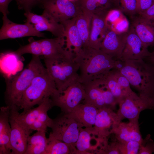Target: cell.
<instances>
[{
    "instance_id": "obj_39",
    "label": "cell",
    "mask_w": 154,
    "mask_h": 154,
    "mask_svg": "<svg viewBox=\"0 0 154 154\" xmlns=\"http://www.w3.org/2000/svg\"><path fill=\"white\" fill-rule=\"evenodd\" d=\"M153 3V0H137L138 14L146 10Z\"/></svg>"
},
{
    "instance_id": "obj_37",
    "label": "cell",
    "mask_w": 154,
    "mask_h": 154,
    "mask_svg": "<svg viewBox=\"0 0 154 154\" xmlns=\"http://www.w3.org/2000/svg\"><path fill=\"white\" fill-rule=\"evenodd\" d=\"M40 0H21L19 9H24L25 11H30L31 8L37 4L40 3Z\"/></svg>"
},
{
    "instance_id": "obj_35",
    "label": "cell",
    "mask_w": 154,
    "mask_h": 154,
    "mask_svg": "<svg viewBox=\"0 0 154 154\" xmlns=\"http://www.w3.org/2000/svg\"><path fill=\"white\" fill-rule=\"evenodd\" d=\"M113 70L118 84L126 95H128L133 91L128 80L117 68H114Z\"/></svg>"
},
{
    "instance_id": "obj_23",
    "label": "cell",
    "mask_w": 154,
    "mask_h": 154,
    "mask_svg": "<svg viewBox=\"0 0 154 154\" xmlns=\"http://www.w3.org/2000/svg\"><path fill=\"white\" fill-rule=\"evenodd\" d=\"M10 110L7 106L0 108V154H12L10 145L11 128L9 121Z\"/></svg>"
},
{
    "instance_id": "obj_38",
    "label": "cell",
    "mask_w": 154,
    "mask_h": 154,
    "mask_svg": "<svg viewBox=\"0 0 154 154\" xmlns=\"http://www.w3.org/2000/svg\"><path fill=\"white\" fill-rule=\"evenodd\" d=\"M16 1L18 7L20 5L21 0H0V11L3 16H7L9 13L8 7L10 3L13 1Z\"/></svg>"
},
{
    "instance_id": "obj_11",
    "label": "cell",
    "mask_w": 154,
    "mask_h": 154,
    "mask_svg": "<svg viewBox=\"0 0 154 154\" xmlns=\"http://www.w3.org/2000/svg\"><path fill=\"white\" fill-rule=\"evenodd\" d=\"M10 109L9 121L11 128L10 145L12 154H24L28 138L33 131L27 127L19 120L18 109Z\"/></svg>"
},
{
    "instance_id": "obj_5",
    "label": "cell",
    "mask_w": 154,
    "mask_h": 154,
    "mask_svg": "<svg viewBox=\"0 0 154 154\" xmlns=\"http://www.w3.org/2000/svg\"><path fill=\"white\" fill-rule=\"evenodd\" d=\"M74 58L70 56L57 59L44 58L46 70L59 92L78 80L79 67Z\"/></svg>"
},
{
    "instance_id": "obj_6",
    "label": "cell",
    "mask_w": 154,
    "mask_h": 154,
    "mask_svg": "<svg viewBox=\"0 0 154 154\" xmlns=\"http://www.w3.org/2000/svg\"><path fill=\"white\" fill-rule=\"evenodd\" d=\"M82 84L85 92L84 103L93 105L98 109H115L118 102L101 78Z\"/></svg>"
},
{
    "instance_id": "obj_2",
    "label": "cell",
    "mask_w": 154,
    "mask_h": 154,
    "mask_svg": "<svg viewBox=\"0 0 154 154\" xmlns=\"http://www.w3.org/2000/svg\"><path fill=\"white\" fill-rule=\"evenodd\" d=\"M117 69L140 96L151 99L154 91V70L143 60H122Z\"/></svg>"
},
{
    "instance_id": "obj_8",
    "label": "cell",
    "mask_w": 154,
    "mask_h": 154,
    "mask_svg": "<svg viewBox=\"0 0 154 154\" xmlns=\"http://www.w3.org/2000/svg\"><path fill=\"white\" fill-rule=\"evenodd\" d=\"M119 108L116 112L119 120L139 119L140 113L147 109H153L152 99L137 95L133 91L119 102Z\"/></svg>"
},
{
    "instance_id": "obj_42",
    "label": "cell",
    "mask_w": 154,
    "mask_h": 154,
    "mask_svg": "<svg viewBox=\"0 0 154 154\" xmlns=\"http://www.w3.org/2000/svg\"><path fill=\"white\" fill-rule=\"evenodd\" d=\"M147 61L145 62L150 66L154 70V51L151 52L150 55L145 58Z\"/></svg>"
},
{
    "instance_id": "obj_18",
    "label": "cell",
    "mask_w": 154,
    "mask_h": 154,
    "mask_svg": "<svg viewBox=\"0 0 154 154\" xmlns=\"http://www.w3.org/2000/svg\"><path fill=\"white\" fill-rule=\"evenodd\" d=\"M139 119L120 121L112 133L116 141L120 143L136 141L141 143L143 139L140 131Z\"/></svg>"
},
{
    "instance_id": "obj_10",
    "label": "cell",
    "mask_w": 154,
    "mask_h": 154,
    "mask_svg": "<svg viewBox=\"0 0 154 154\" xmlns=\"http://www.w3.org/2000/svg\"><path fill=\"white\" fill-rule=\"evenodd\" d=\"M44 12L58 23L76 17L82 11L75 1L69 0H40Z\"/></svg>"
},
{
    "instance_id": "obj_20",
    "label": "cell",
    "mask_w": 154,
    "mask_h": 154,
    "mask_svg": "<svg viewBox=\"0 0 154 154\" xmlns=\"http://www.w3.org/2000/svg\"><path fill=\"white\" fill-rule=\"evenodd\" d=\"M132 17L131 25L144 46L147 48L154 46V21L145 19L139 15Z\"/></svg>"
},
{
    "instance_id": "obj_1",
    "label": "cell",
    "mask_w": 154,
    "mask_h": 154,
    "mask_svg": "<svg viewBox=\"0 0 154 154\" xmlns=\"http://www.w3.org/2000/svg\"><path fill=\"white\" fill-rule=\"evenodd\" d=\"M79 65L78 81L81 83L100 78L114 68L121 60H117L100 50L89 47L83 48L74 58Z\"/></svg>"
},
{
    "instance_id": "obj_14",
    "label": "cell",
    "mask_w": 154,
    "mask_h": 154,
    "mask_svg": "<svg viewBox=\"0 0 154 154\" xmlns=\"http://www.w3.org/2000/svg\"><path fill=\"white\" fill-rule=\"evenodd\" d=\"M24 15L26 18V22L34 25L38 31H49L56 37H65L63 25L56 22L47 13L43 12L40 15L27 11Z\"/></svg>"
},
{
    "instance_id": "obj_7",
    "label": "cell",
    "mask_w": 154,
    "mask_h": 154,
    "mask_svg": "<svg viewBox=\"0 0 154 154\" xmlns=\"http://www.w3.org/2000/svg\"><path fill=\"white\" fill-rule=\"evenodd\" d=\"M82 126L67 114L62 112L53 119L50 128L56 139L75 147Z\"/></svg>"
},
{
    "instance_id": "obj_4",
    "label": "cell",
    "mask_w": 154,
    "mask_h": 154,
    "mask_svg": "<svg viewBox=\"0 0 154 154\" xmlns=\"http://www.w3.org/2000/svg\"><path fill=\"white\" fill-rule=\"evenodd\" d=\"M58 92L54 81L45 68L34 78L24 92L20 103L19 110H23L22 113H24Z\"/></svg>"
},
{
    "instance_id": "obj_24",
    "label": "cell",
    "mask_w": 154,
    "mask_h": 154,
    "mask_svg": "<svg viewBox=\"0 0 154 154\" xmlns=\"http://www.w3.org/2000/svg\"><path fill=\"white\" fill-rule=\"evenodd\" d=\"M99 145L97 138L92 132V127L80 129L75 145L77 154H95Z\"/></svg>"
},
{
    "instance_id": "obj_31",
    "label": "cell",
    "mask_w": 154,
    "mask_h": 154,
    "mask_svg": "<svg viewBox=\"0 0 154 154\" xmlns=\"http://www.w3.org/2000/svg\"><path fill=\"white\" fill-rule=\"evenodd\" d=\"M28 41V44L20 47L15 52L20 56L27 54L38 56H42L40 40H36L31 37Z\"/></svg>"
},
{
    "instance_id": "obj_9",
    "label": "cell",
    "mask_w": 154,
    "mask_h": 154,
    "mask_svg": "<svg viewBox=\"0 0 154 154\" xmlns=\"http://www.w3.org/2000/svg\"><path fill=\"white\" fill-rule=\"evenodd\" d=\"M85 96L84 88L82 84L78 80L50 98L53 106L59 107L62 112L68 114L84 100Z\"/></svg>"
},
{
    "instance_id": "obj_44",
    "label": "cell",
    "mask_w": 154,
    "mask_h": 154,
    "mask_svg": "<svg viewBox=\"0 0 154 154\" xmlns=\"http://www.w3.org/2000/svg\"><path fill=\"white\" fill-rule=\"evenodd\" d=\"M153 0V2H154V0Z\"/></svg>"
},
{
    "instance_id": "obj_34",
    "label": "cell",
    "mask_w": 154,
    "mask_h": 154,
    "mask_svg": "<svg viewBox=\"0 0 154 154\" xmlns=\"http://www.w3.org/2000/svg\"><path fill=\"white\" fill-rule=\"evenodd\" d=\"M141 143L136 141L125 143L117 142L120 154H139Z\"/></svg>"
},
{
    "instance_id": "obj_36",
    "label": "cell",
    "mask_w": 154,
    "mask_h": 154,
    "mask_svg": "<svg viewBox=\"0 0 154 154\" xmlns=\"http://www.w3.org/2000/svg\"><path fill=\"white\" fill-rule=\"evenodd\" d=\"M154 153V141L148 135L141 143L139 154H151Z\"/></svg>"
},
{
    "instance_id": "obj_27",
    "label": "cell",
    "mask_w": 154,
    "mask_h": 154,
    "mask_svg": "<svg viewBox=\"0 0 154 154\" xmlns=\"http://www.w3.org/2000/svg\"><path fill=\"white\" fill-rule=\"evenodd\" d=\"M44 154H77L75 147L56 138L50 132Z\"/></svg>"
},
{
    "instance_id": "obj_15",
    "label": "cell",
    "mask_w": 154,
    "mask_h": 154,
    "mask_svg": "<svg viewBox=\"0 0 154 154\" xmlns=\"http://www.w3.org/2000/svg\"><path fill=\"white\" fill-rule=\"evenodd\" d=\"M150 53L131 25L127 31L126 43L122 53L121 60H144Z\"/></svg>"
},
{
    "instance_id": "obj_3",
    "label": "cell",
    "mask_w": 154,
    "mask_h": 154,
    "mask_svg": "<svg viewBox=\"0 0 154 154\" xmlns=\"http://www.w3.org/2000/svg\"><path fill=\"white\" fill-rule=\"evenodd\" d=\"M45 68L39 56L33 55L27 67L7 80L5 95L7 106L10 108H16L19 110L20 103L24 92L34 78Z\"/></svg>"
},
{
    "instance_id": "obj_21",
    "label": "cell",
    "mask_w": 154,
    "mask_h": 154,
    "mask_svg": "<svg viewBox=\"0 0 154 154\" xmlns=\"http://www.w3.org/2000/svg\"><path fill=\"white\" fill-rule=\"evenodd\" d=\"M76 17L61 23L64 29L66 48L75 56L83 48L82 41L76 24Z\"/></svg>"
},
{
    "instance_id": "obj_19",
    "label": "cell",
    "mask_w": 154,
    "mask_h": 154,
    "mask_svg": "<svg viewBox=\"0 0 154 154\" xmlns=\"http://www.w3.org/2000/svg\"><path fill=\"white\" fill-rule=\"evenodd\" d=\"M42 56L44 58H59L73 56L66 49L64 37L40 40Z\"/></svg>"
},
{
    "instance_id": "obj_28",
    "label": "cell",
    "mask_w": 154,
    "mask_h": 154,
    "mask_svg": "<svg viewBox=\"0 0 154 154\" xmlns=\"http://www.w3.org/2000/svg\"><path fill=\"white\" fill-rule=\"evenodd\" d=\"M46 131H37L29 137L24 154H44L47 138Z\"/></svg>"
},
{
    "instance_id": "obj_22",
    "label": "cell",
    "mask_w": 154,
    "mask_h": 154,
    "mask_svg": "<svg viewBox=\"0 0 154 154\" xmlns=\"http://www.w3.org/2000/svg\"><path fill=\"white\" fill-rule=\"evenodd\" d=\"M99 109L92 104H80L71 112L68 114L83 127H90L94 125Z\"/></svg>"
},
{
    "instance_id": "obj_16",
    "label": "cell",
    "mask_w": 154,
    "mask_h": 154,
    "mask_svg": "<svg viewBox=\"0 0 154 154\" xmlns=\"http://www.w3.org/2000/svg\"><path fill=\"white\" fill-rule=\"evenodd\" d=\"M127 31L118 32L110 28L101 44L100 50L116 60H121Z\"/></svg>"
},
{
    "instance_id": "obj_17",
    "label": "cell",
    "mask_w": 154,
    "mask_h": 154,
    "mask_svg": "<svg viewBox=\"0 0 154 154\" xmlns=\"http://www.w3.org/2000/svg\"><path fill=\"white\" fill-rule=\"evenodd\" d=\"M107 16L92 14L88 47L100 50L101 44L110 27Z\"/></svg>"
},
{
    "instance_id": "obj_41",
    "label": "cell",
    "mask_w": 154,
    "mask_h": 154,
    "mask_svg": "<svg viewBox=\"0 0 154 154\" xmlns=\"http://www.w3.org/2000/svg\"><path fill=\"white\" fill-rule=\"evenodd\" d=\"M138 15L145 19L154 21V3L148 9Z\"/></svg>"
},
{
    "instance_id": "obj_32",
    "label": "cell",
    "mask_w": 154,
    "mask_h": 154,
    "mask_svg": "<svg viewBox=\"0 0 154 154\" xmlns=\"http://www.w3.org/2000/svg\"><path fill=\"white\" fill-rule=\"evenodd\" d=\"M117 9L133 17L138 14L137 0H114Z\"/></svg>"
},
{
    "instance_id": "obj_26",
    "label": "cell",
    "mask_w": 154,
    "mask_h": 154,
    "mask_svg": "<svg viewBox=\"0 0 154 154\" xmlns=\"http://www.w3.org/2000/svg\"><path fill=\"white\" fill-rule=\"evenodd\" d=\"M53 106L50 98L45 100L38 106L33 108L24 113L18 112V117L20 121L25 126L31 129V127L39 116L43 112L48 111Z\"/></svg>"
},
{
    "instance_id": "obj_40",
    "label": "cell",
    "mask_w": 154,
    "mask_h": 154,
    "mask_svg": "<svg viewBox=\"0 0 154 154\" xmlns=\"http://www.w3.org/2000/svg\"><path fill=\"white\" fill-rule=\"evenodd\" d=\"M129 27L127 20L125 18H123L117 23L115 29H113L117 32H123L127 31Z\"/></svg>"
},
{
    "instance_id": "obj_12",
    "label": "cell",
    "mask_w": 154,
    "mask_h": 154,
    "mask_svg": "<svg viewBox=\"0 0 154 154\" xmlns=\"http://www.w3.org/2000/svg\"><path fill=\"white\" fill-rule=\"evenodd\" d=\"M120 121L114 110L106 108L99 109L92 130L99 141V146L108 140Z\"/></svg>"
},
{
    "instance_id": "obj_43",
    "label": "cell",
    "mask_w": 154,
    "mask_h": 154,
    "mask_svg": "<svg viewBox=\"0 0 154 154\" xmlns=\"http://www.w3.org/2000/svg\"><path fill=\"white\" fill-rule=\"evenodd\" d=\"M151 99L152 100L153 104V106H154V107H153V109H154V91L153 92V94H152V95L151 97Z\"/></svg>"
},
{
    "instance_id": "obj_13",
    "label": "cell",
    "mask_w": 154,
    "mask_h": 154,
    "mask_svg": "<svg viewBox=\"0 0 154 154\" xmlns=\"http://www.w3.org/2000/svg\"><path fill=\"white\" fill-rule=\"evenodd\" d=\"M3 24L0 30V40L16 38L26 37H43L44 34L37 31L34 25L26 22L23 24L15 23L7 16H3Z\"/></svg>"
},
{
    "instance_id": "obj_30",
    "label": "cell",
    "mask_w": 154,
    "mask_h": 154,
    "mask_svg": "<svg viewBox=\"0 0 154 154\" xmlns=\"http://www.w3.org/2000/svg\"><path fill=\"white\" fill-rule=\"evenodd\" d=\"M113 69L100 78L111 92L118 104L119 101L127 95L118 84L114 74Z\"/></svg>"
},
{
    "instance_id": "obj_33",
    "label": "cell",
    "mask_w": 154,
    "mask_h": 154,
    "mask_svg": "<svg viewBox=\"0 0 154 154\" xmlns=\"http://www.w3.org/2000/svg\"><path fill=\"white\" fill-rule=\"evenodd\" d=\"M48 112H44L40 114L31 126V129L37 131H46L48 127L50 128L53 119L48 116Z\"/></svg>"
},
{
    "instance_id": "obj_29",
    "label": "cell",
    "mask_w": 154,
    "mask_h": 154,
    "mask_svg": "<svg viewBox=\"0 0 154 154\" xmlns=\"http://www.w3.org/2000/svg\"><path fill=\"white\" fill-rule=\"evenodd\" d=\"M92 14L82 11L76 17V24L83 43V48L88 47Z\"/></svg>"
},
{
    "instance_id": "obj_25",
    "label": "cell",
    "mask_w": 154,
    "mask_h": 154,
    "mask_svg": "<svg viewBox=\"0 0 154 154\" xmlns=\"http://www.w3.org/2000/svg\"><path fill=\"white\" fill-rule=\"evenodd\" d=\"M81 9L92 14L107 16L111 11L117 9L114 0H76Z\"/></svg>"
}]
</instances>
